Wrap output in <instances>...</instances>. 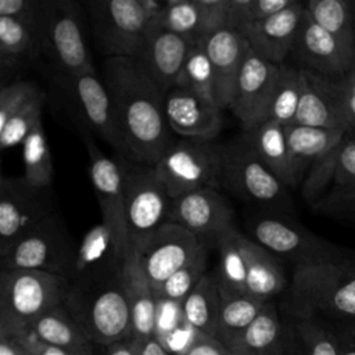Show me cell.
<instances>
[{
  "label": "cell",
  "instance_id": "obj_1",
  "mask_svg": "<svg viewBox=\"0 0 355 355\" xmlns=\"http://www.w3.org/2000/svg\"><path fill=\"white\" fill-rule=\"evenodd\" d=\"M103 71L128 159L154 165L172 143L166 94L133 58H105Z\"/></svg>",
  "mask_w": 355,
  "mask_h": 355
},
{
  "label": "cell",
  "instance_id": "obj_2",
  "mask_svg": "<svg viewBox=\"0 0 355 355\" xmlns=\"http://www.w3.org/2000/svg\"><path fill=\"white\" fill-rule=\"evenodd\" d=\"M122 263L69 280L64 305L90 343L110 347L132 338V316L122 280Z\"/></svg>",
  "mask_w": 355,
  "mask_h": 355
},
{
  "label": "cell",
  "instance_id": "obj_3",
  "mask_svg": "<svg viewBox=\"0 0 355 355\" xmlns=\"http://www.w3.org/2000/svg\"><path fill=\"white\" fill-rule=\"evenodd\" d=\"M288 311L295 319L355 324V259L343 257L294 266Z\"/></svg>",
  "mask_w": 355,
  "mask_h": 355
},
{
  "label": "cell",
  "instance_id": "obj_4",
  "mask_svg": "<svg viewBox=\"0 0 355 355\" xmlns=\"http://www.w3.org/2000/svg\"><path fill=\"white\" fill-rule=\"evenodd\" d=\"M69 284L67 277L42 270H1L0 337L29 327L43 313L62 305Z\"/></svg>",
  "mask_w": 355,
  "mask_h": 355
},
{
  "label": "cell",
  "instance_id": "obj_5",
  "mask_svg": "<svg viewBox=\"0 0 355 355\" xmlns=\"http://www.w3.org/2000/svg\"><path fill=\"white\" fill-rule=\"evenodd\" d=\"M164 1L90 0L89 25L97 49L105 58H135Z\"/></svg>",
  "mask_w": 355,
  "mask_h": 355
},
{
  "label": "cell",
  "instance_id": "obj_6",
  "mask_svg": "<svg viewBox=\"0 0 355 355\" xmlns=\"http://www.w3.org/2000/svg\"><path fill=\"white\" fill-rule=\"evenodd\" d=\"M86 11L75 0H44L40 29L42 55L55 75L94 72Z\"/></svg>",
  "mask_w": 355,
  "mask_h": 355
},
{
  "label": "cell",
  "instance_id": "obj_7",
  "mask_svg": "<svg viewBox=\"0 0 355 355\" xmlns=\"http://www.w3.org/2000/svg\"><path fill=\"white\" fill-rule=\"evenodd\" d=\"M225 144L215 140L172 141L153 165L169 196L178 198L200 189H219Z\"/></svg>",
  "mask_w": 355,
  "mask_h": 355
},
{
  "label": "cell",
  "instance_id": "obj_8",
  "mask_svg": "<svg viewBox=\"0 0 355 355\" xmlns=\"http://www.w3.org/2000/svg\"><path fill=\"white\" fill-rule=\"evenodd\" d=\"M220 187L266 212L291 207L287 187L261 162L243 135L225 144Z\"/></svg>",
  "mask_w": 355,
  "mask_h": 355
},
{
  "label": "cell",
  "instance_id": "obj_9",
  "mask_svg": "<svg viewBox=\"0 0 355 355\" xmlns=\"http://www.w3.org/2000/svg\"><path fill=\"white\" fill-rule=\"evenodd\" d=\"M76 254L78 245L55 212L19 237L0 257V268L1 270H42L71 280Z\"/></svg>",
  "mask_w": 355,
  "mask_h": 355
},
{
  "label": "cell",
  "instance_id": "obj_10",
  "mask_svg": "<svg viewBox=\"0 0 355 355\" xmlns=\"http://www.w3.org/2000/svg\"><path fill=\"white\" fill-rule=\"evenodd\" d=\"M123 165L125 215L130 248L140 250L168 223L172 197L157 176L153 165L136 161Z\"/></svg>",
  "mask_w": 355,
  "mask_h": 355
},
{
  "label": "cell",
  "instance_id": "obj_11",
  "mask_svg": "<svg viewBox=\"0 0 355 355\" xmlns=\"http://www.w3.org/2000/svg\"><path fill=\"white\" fill-rule=\"evenodd\" d=\"M247 229L252 241L279 259L290 261L294 266L344 257L340 247L277 212H263L252 216Z\"/></svg>",
  "mask_w": 355,
  "mask_h": 355
},
{
  "label": "cell",
  "instance_id": "obj_12",
  "mask_svg": "<svg viewBox=\"0 0 355 355\" xmlns=\"http://www.w3.org/2000/svg\"><path fill=\"white\" fill-rule=\"evenodd\" d=\"M54 82L65 93L85 125L116 153L128 158L110 92L96 71L78 75H55Z\"/></svg>",
  "mask_w": 355,
  "mask_h": 355
},
{
  "label": "cell",
  "instance_id": "obj_13",
  "mask_svg": "<svg viewBox=\"0 0 355 355\" xmlns=\"http://www.w3.org/2000/svg\"><path fill=\"white\" fill-rule=\"evenodd\" d=\"M82 139L89 155V176L101 211V222L110 229L116 251L122 259L132 250L126 227L123 165L105 155L87 132Z\"/></svg>",
  "mask_w": 355,
  "mask_h": 355
},
{
  "label": "cell",
  "instance_id": "obj_14",
  "mask_svg": "<svg viewBox=\"0 0 355 355\" xmlns=\"http://www.w3.org/2000/svg\"><path fill=\"white\" fill-rule=\"evenodd\" d=\"M49 189L31 186L24 176L0 180V257L25 233L55 214Z\"/></svg>",
  "mask_w": 355,
  "mask_h": 355
},
{
  "label": "cell",
  "instance_id": "obj_15",
  "mask_svg": "<svg viewBox=\"0 0 355 355\" xmlns=\"http://www.w3.org/2000/svg\"><path fill=\"white\" fill-rule=\"evenodd\" d=\"M169 223L190 232L204 247L218 241L234 229V211L216 189H200L172 200Z\"/></svg>",
  "mask_w": 355,
  "mask_h": 355
},
{
  "label": "cell",
  "instance_id": "obj_16",
  "mask_svg": "<svg viewBox=\"0 0 355 355\" xmlns=\"http://www.w3.org/2000/svg\"><path fill=\"white\" fill-rule=\"evenodd\" d=\"M291 55L302 69L329 78H341L355 65V43L343 40L319 26L305 8Z\"/></svg>",
  "mask_w": 355,
  "mask_h": 355
},
{
  "label": "cell",
  "instance_id": "obj_17",
  "mask_svg": "<svg viewBox=\"0 0 355 355\" xmlns=\"http://www.w3.org/2000/svg\"><path fill=\"white\" fill-rule=\"evenodd\" d=\"M279 67L258 57L248 47L229 107V111L240 121L243 130L266 121Z\"/></svg>",
  "mask_w": 355,
  "mask_h": 355
},
{
  "label": "cell",
  "instance_id": "obj_18",
  "mask_svg": "<svg viewBox=\"0 0 355 355\" xmlns=\"http://www.w3.org/2000/svg\"><path fill=\"white\" fill-rule=\"evenodd\" d=\"M202 248L204 245L196 236L168 222L137 251L143 269L157 293L168 277L193 261Z\"/></svg>",
  "mask_w": 355,
  "mask_h": 355
},
{
  "label": "cell",
  "instance_id": "obj_19",
  "mask_svg": "<svg viewBox=\"0 0 355 355\" xmlns=\"http://www.w3.org/2000/svg\"><path fill=\"white\" fill-rule=\"evenodd\" d=\"M190 40L159 26L150 25L146 39L133 58L166 94L176 86L183 65L193 49Z\"/></svg>",
  "mask_w": 355,
  "mask_h": 355
},
{
  "label": "cell",
  "instance_id": "obj_20",
  "mask_svg": "<svg viewBox=\"0 0 355 355\" xmlns=\"http://www.w3.org/2000/svg\"><path fill=\"white\" fill-rule=\"evenodd\" d=\"M300 69L302 92L294 123L347 130L341 78H329Z\"/></svg>",
  "mask_w": 355,
  "mask_h": 355
},
{
  "label": "cell",
  "instance_id": "obj_21",
  "mask_svg": "<svg viewBox=\"0 0 355 355\" xmlns=\"http://www.w3.org/2000/svg\"><path fill=\"white\" fill-rule=\"evenodd\" d=\"M164 110L171 130L183 139L215 140L223 126V110L216 103L180 86L166 93Z\"/></svg>",
  "mask_w": 355,
  "mask_h": 355
},
{
  "label": "cell",
  "instance_id": "obj_22",
  "mask_svg": "<svg viewBox=\"0 0 355 355\" xmlns=\"http://www.w3.org/2000/svg\"><path fill=\"white\" fill-rule=\"evenodd\" d=\"M304 17L305 4L295 0L284 10L247 28L241 36L258 57L280 65L291 55Z\"/></svg>",
  "mask_w": 355,
  "mask_h": 355
},
{
  "label": "cell",
  "instance_id": "obj_23",
  "mask_svg": "<svg viewBox=\"0 0 355 355\" xmlns=\"http://www.w3.org/2000/svg\"><path fill=\"white\" fill-rule=\"evenodd\" d=\"M201 43L212 64L216 101L222 110H229L239 73L248 51V43L239 32L227 26L209 33Z\"/></svg>",
  "mask_w": 355,
  "mask_h": 355
},
{
  "label": "cell",
  "instance_id": "obj_24",
  "mask_svg": "<svg viewBox=\"0 0 355 355\" xmlns=\"http://www.w3.org/2000/svg\"><path fill=\"white\" fill-rule=\"evenodd\" d=\"M122 280L132 316V338L157 334L159 302L143 269L137 250H130L122 263Z\"/></svg>",
  "mask_w": 355,
  "mask_h": 355
},
{
  "label": "cell",
  "instance_id": "obj_25",
  "mask_svg": "<svg viewBox=\"0 0 355 355\" xmlns=\"http://www.w3.org/2000/svg\"><path fill=\"white\" fill-rule=\"evenodd\" d=\"M284 130L297 186L304 182V178L313 165L333 153L348 136L344 129H326L295 123L284 126Z\"/></svg>",
  "mask_w": 355,
  "mask_h": 355
},
{
  "label": "cell",
  "instance_id": "obj_26",
  "mask_svg": "<svg viewBox=\"0 0 355 355\" xmlns=\"http://www.w3.org/2000/svg\"><path fill=\"white\" fill-rule=\"evenodd\" d=\"M243 137L251 146L261 162L287 187L295 189L290 153L284 126L275 121H265L243 130Z\"/></svg>",
  "mask_w": 355,
  "mask_h": 355
},
{
  "label": "cell",
  "instance_id": "obj_27",
  "mask_svg": "<svg viewBox=\"0 0 355 355\" xmlns=\"http://www.w3.org/2000/svg\"><path fill=\"white\" fill-rule=\"evenodd\" d=\"M244 247L247 254L245 293L255 300L269 302L287 286L283 266L277 257L247 236Z\"/></svg>",
  "mask_w": 355,
  "mask_h": 355
},
{
  "label": "cell",
  "instance_id": "obj_28",
  "mask_svg": "<svg viewBox=\"0 0 355 355\" xmlns=\"http://www.w3.org/2000/svg\"><path fill=\"white\" fill-rule=\"evenodd\" d=\"M40 57H43L40 33L17 19L0 17V68L3 75H12Z\"/></svg>",
  "mask_w": 355,
  "mask_h": 355
},
{
  "label": "cell",
  "instance_id": "obj_29",
  "mask_svg": "<svg viewBox=\"0 0 355 355\" xmlns=\"http://www.w3.org/2000/svg\"><path fill=\"white\" fill-rule=\"evenodd\" d=\"M245 236L236 227L229 230L216 244L218 265L212 270L222 295H247V254Z\"/></svg>",
  "mask_w": 355,
  "mask_h": 355
},
{
  "label": "cell",
  "instance_id": "obj_30",
  "mask_svg": "<svg viewBox=\"0 0 355 355\" xmlns=\"http://www.w3.org/2000/svg\"><path fill=\"white\" fill-rule=\"evenodd\" d=\"M287 338L277 308L269 301L247 327L234 348L245 355H284Z\"/></svg>",
  "mask_w": 355,
  "mask_h": 355
},
{
  "label": "cell",
  "instance_id": "obj_31",
  "mask_svg": "<svg viewBox=\"0 0 355 355\" xmlns=\"http://www.w3.org/2000/svg\"><path fill=\"white\" fill-rule=\"evenodd\" d=\"M220 293L214 272H207L180 304L183 320L196 331L215 336L220 309Z\"/></svg>",
  "mask_w": 355,
  "mask_h": 355
},
{
  "label": "cell",
  "instance_id": "obj_32",
  "mask_svg": "<svg viewBox=\"0 0 355 355\" xmlns=\"http://www.w3.org/2000/svg\"><path fill=\"white\" fill-rule=\"evenodd\" d=\"M220 309L214 337L233 349L266 302L250 295L220 294Z\"/></svg>",
  "mask_w": 355,
  "mask_h": 355
},
{
  "label": "cell",
  "instance_id": "obj_33",
  "mask_svg": "<svg viewBox=\"0 0 355 355\" xmlns=\"http://www.w3.org/2000/svg\"><path fill=\"white\" fill-rule=\"evenodd\" d=\"M31 327L49 345L71 354L90 345V340L64 304L43 313Z\"/></svg>",
  "mask_w": 355,
  "mask_h": 355
},
{
  "label": "cell",
  "instance_id": "obj_34",
  "mask_svg": "<svg viewBox=\"0 0 355 355\" xmlns=\"http://www.w3.org/2000/svg\"><path fill=\"white\" fill-rule=\"evenodd\" d=\"M114 237L110 229L101 222L86 232L82 243L78 245L73 275L71 280L79 275L104 269L112 265L122 263Z\"/></svg>",
  "mask_w": 355,
  "mask_h": 355
},
{
  "label": "cell",
  "instance_id": "obj_35",
  "mask_svg": "<svg viewBox=\"0 0 355 355\" xmlns=\"http://www.w3.org/2000/svg\"><path fill=\"white\" fill-rule=\"evenodd\" d=\"M302 82L300 67L280 64L272 92L266 121H275L283 126L293 125L301 101Z\"/></svg>",
  "mask_w": 355,
  "mask_h": 355
},
{
  "label": "cell",
  "instance_id": "obj_36",
  "mask_svg": "<svg viewBox=\"0 0 355 355\" xmlns=\"http://www.w3.org/2000/svg\"><path fill=\"white\" fill-rule=\"evenodd\" d=\"M154 21L197 44L205 37L204 15L198 0H168L162 3V7Z\"/></svg>",
  "mask_w": 355,
  "mask_h": 355
},
{
  "label": "cell",
  "instance_id": "obj_37",
  "mask_svg": "<svg viewBox=\"0 0 355 355\" xmlns=\"http://www.w3.org/2000/svg\"><path fill=\"white\" fill-rule=\"evenodd\" d=\"M305 8L319 26L355 43V0H309Z\"/></svg>",
  "mask_w": 355,
  "mask_h": 355
},
{
  "label": "cell",
  "instance_id": "obj_38",
  "mask_svg": "<svg viewBox=\"0 0 355 355\" xmlns=\"http://www.w3.org/2000/svg\"><path fill=\"white\" fill-rule=\"evenodd\" d=\"M290 344L294 355H340L338 334L319 319H295Z\"/></svg>",
  "mask_w": 355,
  "mask_h": 355
},
{
  "label": "cell",
  "instance_id": "obj_39",
  "mask_svg": "<svg viewBox=\"0 0 355 355\" xmlns=\"http://www.w3.org/2000/svg\"><path fill=\"white\" fill-rule=\"evenodd\" d=\"M24 178L37 189H49L53 180V159L43 123L36 126L22 143Z\"/></svg>",
  "mask_w": 355,
  "mask_h": 355
},
{
  "label": "cell",
  "instance_id": "obj_40",
  "mask_svg": "<svg viewBox=\"0 0 355 355\" xmlns=\"http://www.w3.org/2000/svg\"><path fill=\"white\" fill-rule=\"evenodd\" d=\"M176 86L184 87V89L218 104L212 64H211L207 50L201 42L193 46V49L183 65V69L180 72Z\"/></svg>",
  "mask_w": 355,
  "mask_h": 355
},
{
  "label": "cell",
  "instance_id": "obj_41",
  "mask_svg": "<svg viewBox=\"0 0 355 355\" xmlns=\"http://www.w3.org/2000/svg\"><path fill=\"white\" fill-rule=\"evenodd\" d=\"M207 258L208 248L204 247L193 261L180 268L162 283L155 293L158 301H168L180 305L207 273Z\"/></svg>",
  "mask_w": 355,
  "mask_h": 355
},
{
  "label": "cell",
  "instance_id": "obj_42",
  "mask_svg": "<svg viewBox=\"0 0 355 355\" xmlns=\"http://www.w3.org/2000/svg\"><path fill=\"white\" fill-rule=\"evenodd\" d=\"M295 0H229L227 28L240 35L250 26L291 6Z\"/></svg>",
  "mask_w": 355,
  "mask_h": 355
},
{
  "label": "cell",
  "instance_id": "obj_43",
  "mask_svg": "<svg viewBox=\"0 0 355 355\" xmlns=\"http://www.w3.org/2000/svg\"><path fill=\"white\" fill-rule=\"evenodd\" d=\"M46 101V93L36 97L25 108L17 112L4 126L0 128V147L7 150L22 144L31 132L42 122V110Z\"/></svg>",
  "mask_w": 355,
  "mask_h": 355
},
{
  "label": "cell",
  "instance_id": "obj_44",
  "mask_svg": "<svg viewBox=\"0 0 355 355\" xmlns=\"http://www.w3.org/2000/svg\"><path fill=\"white\" fill-rule=\"evenodd\" d=\"M44 92L31 80H14L0 89V128Z\"/></svg>",
  "mask_w": 355,
  "mask_h": 355
},
{
  "label": "cell",
  "instance_id": "obj_45",
  "mask_svg": "<svg viewBox=\"0 0 355 355\" xmlns=\"http://www.w3.org/2000/svg\"><path fill=\"white\" fill-rule=\"evenodd\" d=\"M355 189V139L347 136L338 148L337 162L327 194H340Z\"/></svg>",
  "mask_w": 355,
  "mask_h": 355
},
{
  "label": "cell",
  "instance_id": "obj_46",
  "mask_svg": "<svg viewBox=\"0 0 355 355\" xmlns=\"http://www.w3.org/2000/svg\"><path fill=\"white\" fill-rule=\"evenodd\" d=\"M44 0H0V17H8L40 33Z\"/></svg>",
  "mask_w": 355,
  "mask_h": 355
},
{
  "label": "cell",
  "instance_id": "obj_47",
  "mask_svg": "<svg viewBox=\"0 0 355 355\" xmlns=\"http://www.w3.org/2000/svg\"><path fill=\"white\" fill-rule=\"evenodd\" d=\"M312 211L330 216L355 215V189L340 194H324L312 205Z\"/></svg>",
  "mask_w": 355,
  "mask_h": 355
},
{
  "label": "cell",
  "instance_id": "obj_48",
  "mask_svg": "<svg viewBox=\"0 0 355 355\" xmlns=\"http://www.w3.org/2000/svg\"><path fill=\"white\" fill-rule=\"evenodd\" d=\"M182 355H245L236 348H229L223 345L219 340L211 336L196 333V337L191 340L189 347L183 351Z\"/></svg>",
  "mask_w": 355,
  "mask_h": 355
},
{
  "label": "cell",
  "instance_id": "obj_49",
  "mask_svg": "<svg viewBox=\"0 0 355 355\" xmlns=\"http://www.w3.org/2000/svg\"><path fill=\"white\" fill-rule=\"evenodd\" d=\"M343 94H344V110L347 119L348 135H355V65L354 68L341 76Z\"/></svg>",
  "mask_w": 355,
  "mask_h": 355
},
{
  "label": "cell",
  "instance_id": "obj_50",
  "mask_svg": "<svg viewBox=\"0 0 355 355\" xmlns=\"http://www.w3.org/2000/svg\"><path fill=\"white\" fill-rule=\"evenodd\" d=\"M137 341V352L139 355H172L165 345L161 343L158 336H153Z\"/></svg>",
  "mask_w": 355,
  "mask_h": 355
},
{
  "label": "cell",
  "instance_id": "obj_51",
  "mask_svg": "<svg viewBox=\"0 0 355 355\" xmlns=\"http://www.w3.org/2000/svg\"><path fill=\"white\" fill-rule=\"evenodd\" d=\"M337 334L340 341V355H355V324H345Z\"/></svg>",
  "mask_w": 355,
  "mask_h": 355
},
{
  "label": "cell",
  "instance_id": "obj_52",
  "mask_svg": "<svg viewBox=\"0 0 355 355\" xmlns=\"http://www.w3.org/2000/svg\"><path fill=\"white\" fill-rule=\"evenodd\" d=\"M105 355H139L137 341L135 338L125 340L107 347Z\"/></svg>",
  "mask_w": 355,
  "mask_h": 355
},
{
  "label": "cell",
  "instance_id": "obj_53",
  "mask_svg": "<svg viewBox=\"0 0 355 355\" xmlns=\"http://www.w3.org/2000/svg\"><path fill=\"white\" fill-rule=\"evenodd\" d=\"M0 355H29L14 340L8 337H0Z\"/></svg>",
  "mask_w": 355,
  "mask_h": 355
},
{
  "label": "cell",
  "instance_id": "obj_54",
  "mask_svg": "<svg viewBox=\"0 0 355 355\" xmlns=\"http://www.w3.org/2000/svg\"><path fill=\"white\" fill-rule=\"evenodd\" d=\"M71 355H96V354H94L93 348L90 345H87V347H85V348H82V349H79V351H76Z\"/></svg>",
  "mask_w": 355,
  "mask_h": 355
}]
</instances>
